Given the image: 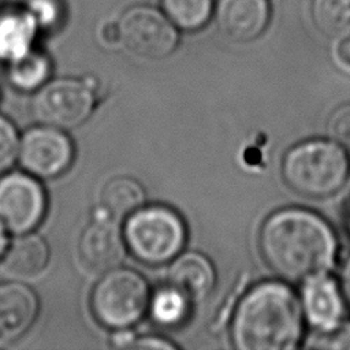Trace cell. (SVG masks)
Instances as JSON below:
<instances>
[{
  "instance_id": "obj_27",
  "label": "cell",
  "mask_w": 350,
  "mask_h": 350,
  "mask_svg": "<svg viewBox=\"0 0 350 350\" xmlns=\"http://www.w3.org/2000/svg\"><path fill=\"white\" fill-rule=\"evenodd\" d=\"M100 37L104 44L113 46L120 44V29L118 22H107L100 30Z\"/></svg>"
},
{
  "instance_id": "obj_8",
  "label": "cell",
  "mask_w": 350,
  "mask_h": 350,
  "mask_svg": "<svg viewBox=\"0 0 350 350\" xmlns=\"http://www.w3.org/2000/svg\"><path fill=\"white\" fill-rule=\"evenodd\" d=\"M42 186L30 175L12 172L0 178V223L15 234H26L45 215Z\"/></svg>"
},
{
  "instance_id": "obj_14",
  "label": "cell",
  "mask_w": 350,
  "mask_h": 350,
  "mask_svg": "<svg viewBox=\"0 0 350 350\" xmlns=\"http://www.w3.org/2000/svg\"><path fill=\"white\" fill-rule=\"evenodd\" d=\"M168 284L190 301H201L213 288L215 268L208 257L197 252L178 254L168 268Z\"/></svg>"
},
{
  "instance_id": "obj_5",
  "label": "cell",
  "mask_w": 350,
  "mask_h": 350,
  "mask_svg": "<svg viewBox=\"0 0 350 350\" xmlns=\"http://www.w3.org/2000/svg\"><path fill=\"white\" fill-rule=\"evenodd\" d=\"M148 282L134 269L116 267L104 272L92 291L94 317L112 329H126L141 320L149 308Z\"/></svg>"
},
{
  "instance_id": "obj_25",
  "label": "cell",
  "mask_w": 350,
  "mask_h": 350,
  "mask_svg": "<svg viewBox=\"0 0 350 350\" xmlns=\"http://www.w3.org/2000/svg\"><path fill=\"white\" fill-rule=\"evenodd\" d=\"M328 131L336 142L350 146V104L340 105L331 113Z\"/></svg>"
},
{
  "instance_id": "obj_2",
  "label": "cell",
  "mask_w": 350,
  "mask_h": 350,
  "mask_svg": "<svg viewBox=\"0 0 350 350\" xmlns=\"http://www.w3.org/2000/svg\"><path fill=\"white\" fill-rule=\"evenodd\" d=\"M304 332V310L297 294L275 280L252 287L238 302L232 343L239 350H293Z\"/></svg>"
},
{
  "instance_id": "obj_7",
  "label": "cell",
  "mask_w": 350,
  "mask_h": 350,
  "mask_svg": "<svg viewBox=\"0 0 350 350\" xmlns=\"http://www.w3.org/2000/svg\"><path fill=\"white\" fill-rule=\"evenodd\" d=\"M92 89L75 78H57L44 83L34 98L37 119L57 129L82 124L93 111Z\"/></svg>"
},
{
  "instance_id": "obj_26",
  "label": "cell",
  "mask_w": 350,
  "mask_h": 350,
  "mask_svg": "<svg viewBox=\"0 0 350 350\" xmlns=\"http://www.w3.org/2000/svg\"><path fill=\"white\" fill-rule=\"evenodd\" d=\"M29 10L34 15L38 26L55 23L57 18L56 3L53 0H31Z\"/></svg>"
},
{
  "instance_id": "obj_17",
  "label": "cell",
  "mask_w": 350,
  "mask_h": 350,
  "mask_svg": "<svg viewBox=\"0 0 350 350\" xmlns=\"http://www.w3.org/2000/svg\"><path fill=\"white\" fill-rule=\"evenodd\" d=\"M144 201L145 191L141 183L124 175L109 179L101 191L103 212L115 220L130 216Z\"/></svg>"
},
{
  "instance_id": "obj_4",
  "label": "cell",
  "mask_w": 350,
  "mask_h": 350,
  "mask_svg": "<svg viewBox=\"0 0 350 350\" xmlns=\"http://www.w3.org/2000/svg\"><path fill=\"white\" fill-rule=\"evenodd\" d=\"M182 217L164 205L141 206L124 223L127 249L142 262L159 265L172 261L186 243Z\"/></svg>"
},
{
  "instance_id": "obj_15",
  "label": "cell",
  "mask_w": 350,
  "mask_h": 350,
  "mask_svg": "<svg viewBox=\"0 0 350 350\" xmlns=\"http://www.w3.org/2000/svg\"><path fill=\"white\" fill-rule=\"evenodd\" d=\"M49 258L48 246L36 234H23L1 257V269L12 278L30 279L41 273Z\"/></svg>"
},
{
  "instance_id": "obj_28",
  "label": "cell",
  "mask_w": 350,
  "mask_h": 350,
  "mask_svg": "<svg viewBox=\"0 0 350 350\" xmlns=\"http://www.w3.org/2000/svg\"><path fill=\"white\" fill-rule=\"evenodd\" d=\"M335 57L343 68L350 70V36L339 40L335 48Z\"/></svg>"
},
{
  "instance_id": "obj_16",
  "label": "cell",
  "mask_w": 350,
  "mask_h": 350,
  "mask_svg": "<svg viewBox=\"0 0 350 350\" xmlns=\"http://www.w3.org/2000/svg\"><path fill=\"white\" fill-rule=\"evenodd\" d=\"M37 27L29 8H0V59L11 62L31 49Z\"/></svg>"
},
{
  "instance_id": "obj_3",
  "label": "cell",
  "mask_w": 350,
  "mask_h": 350,
  "mask_svg": "<svg viewBox=\"0 0 350 350\" xmlns=\"http://www.w3.org/2000/svg\"><path fill=\"white\" fill-rule=\"evenodd\" d=\"M349 174V156L335 139L302 141L290 148L282 161V175L290 189L310 198L338 193Z\"/></svg>"
},
{
  "instance_id": "obj_1",
  "label": "cell",
  "mask_w": 350,
  "mask_h": 350,
  "mask_svg": "<svg viewBox=\"0 0 350 350\" xmlns=\"http://www.w3.org/2000/svg\"><path fill=\"white\" fill-rule=\"evenodd\" d=\"M258 245L268 267L293 282L327 273L338 246L331 226L302 208H284L269 215L261 226Z\"/></svg>"
},
{
  "instance_id": "obj_24",
  "label": "cell",
  "mask_w": 350,
  "mask_h": 350,
  "mask_svg": "<svg viewBox=\"0 0 350 350\" xmlns=\"http://www.w3.org/2000/svg\"><path fill=\"white\" fill-rule=\"evenodd\" d=\"M19 141L12 123L0 115V172L7 170L18 154Z\"/></svg>"
},
{
  "instance_id": "obj_29",
  "label": "cell",
  "mask_w": 350,
  "mask_h": 350,
  "mask_svg": "<svg viewBox=\"0 0 350 350\" xmlns=\"http://www.w3.org/2000/svg\"><path fill=\"white\" fill-rule=\"evenodd\" d=\"M340 290L346 301L350 304V257L345 261L340 271Z\"/></svg>"
},
{
  "instance_id": "obj_6",
  "label": "cell",
  "mask_w": 350,
  "mask_h": 350,
  "mask_svg": "<svg viewBox=\"0 0 350 350\" xmlns=\"http://www.w3.org/2000/svg\"><path fill=\"white\" fill-rule=\"evenodd\" d=\"M120 44L133 55L163 59L171 55L179 41L178 27L164 11L152 5L127 8L118 21Z\"/></svg>"
},
{
  "instance_id": "obj_11",
  "label": "cell",
  "mask_w": 350,
  "mask_h": 350,
  "mask_svg": "<svg viewBox=\"0 0 350 350\" xmlns=\"http://www.w3.org/2000/svg\"><path fill=\"white\" fill-rule=\"evenodd\" d=\"M269 14L268 0H219L215 7L219 30L237 42L260 37L268 26Z\"/></svg>"
},
{
  "instance_id": "obj_13",
  "label": "cell",
  "mask_w": 350,
  "mask_h": 350,
  "mask_svg": "<svg viewBox=\"0 0 350 350\" xmlns=\"http://www.w3.org/2000/svg\"><path fill=\"white\" fill-rule=\"evenodd\" d=\"M36 294L21 283L0 284V347L23 335L36 320Z\"/></svg>"
},
{
  "instance_id": "obj_21",
  "label": "cell",
  "mask_w": 350,
  "mask_h": 350,
  "mask_svg": "<svg viewBox=\"0 0 350 350\" xmlns=\"http://www.w3.org/2000/svg\"><path fill=\"white\" fill-rule=\"evenodd\" d=\"M190 299L172 286L160 288L149 302L153 319L163 325L179 324L189 312Z\"/></svg>"
},
{
  "instance_id": "obj_20",
  "label": "cell",
  "mask_w": 350,
  "mask_h": 350,
  "mask_svg": "<svg viewBox=\"0 0 350 350\" xmlns=\"http://www.w3.org/2000/svg\"><path fill=\"white\" fill-rule=\"evenodd\" d=\"M161 4L171 22L186 31L204 27L215 12L213 0H161Z\"/></svg>"
},
{
  "instance_id": "obj_12",
  "label": "cell",
  "mask_w": 350,
  "mask_h": 350,
  "mask_svg": "<svg viewBox=\"0 0 350 350\" xmlns=\"http://www.w3.org/2000/svg\"><path fill=\"white\" fill-rule=\"evenodd\" d=\"M302 310L317 331H327L342 321L345 306L340 287L325 273L305 280Z\"/></svg>"
},
{
  "instance_id": "obj_10",
  "label": "cell",
  "mask_w": 350,
  "mask_h": 350,
  "mask_svg": "<svg viewBox=\"0 0 350 350\" xmlns=\"http://www.w3.org/2000/svg\"><path fill=\"white\" fill-rule=\"evenodd\" d=\"M126 242L115 219L104 215L90 221L78 241V256L90 272H107L120 265L126 256Z\"/></svg>"
},
{
  "instance_id": "obj_23",
  "label": "cell",
  "mask_w": 350,
  "mask_h": 350,
  "mask_svg": "<svg viewBox=\"0 0 350 350\" xmlns=\"http://www.w3.org/2000/svg\"><path fill=\"white\" fill-rule=\"evenodd\" d=\"M112 345L122 349H135V350H175L176 346L164 338L145 335L134 336L126 329H119L118 334L112 336Z\"/></svg>"
},
{
  "instance_id": "obj_30",
  "label": "cell",
  "mask_w": 350,
  "mask_h": 350,
  "mask_svg": "<svg viewBox=\"0 0 350 350\" xmlns=\"http://www.w3.org/2000/svg\"><path fill=\"white\" fill-rule=\"evenodd\" d=\"M8 245H7V235H5V228L4 226L0 223V258L3 257V254L5 253Z\"/></svg>"
},
{
  "instance_id": "obj_18",
  "label": "cell",
  "mask_w": 350,
  "mask_h": 350,
  "mask_svg": "<svg viewBox=\"0 0 350 350\" xmlns=\"http://www.w3.org/2000/svg\"><path fill=\"white\" fill-rule=\"evenodd\" d=\"M310 14L324 37L339 41L350 36V0H312Z\"/></svg>"
},
{
  "instance_id": "obj_9",
  "label": "cell",
  "mask_w": 350,
  "mask_h": 350,
  "mask_svg": "<svg viewBox=\"0 0 350 350\" xmlns=\"http://www.w3.org/2000/svg\"><path fill=\"white\" fill-rule=\"evenodd\" d=\"M18 156L22 167L31 175L55 178L70 167L74 146L62 129L45 124L30 129L22 137Z\"/></svg>"
},
{
  "instance_id": "obj_19",
  "label": "cell",
  "mask_w": 350,
  "mask_h": 350,
  "mask_svg": "<svg viewBox=\"0 0 350 350\" xmlns=\"http://www.w3.org/2000/svg\"><path fill=\"white\" fill-rule=\"evenodd\" d=\"M51 72V63L45 53L29 49L23 55L11 60L8 78L16 89L33 90L44 85Z\"/></svg>"
},
{
  "instance_id": "obj_22",
  "label": "cell",
  "mask_w": 350,
  "mask_h": 350,
  "mask_svg": "<svg viewBox=\"0 0 350 350\" xmlns=\"http://www.w3.org/2000/svg\"><path fill=\"white\" fill-rule=\"evenodd\" d=\"M308 347L321 350H350V321H340L327 331L314 332L308 342Z\"/></svg>"
}]
</instances>
